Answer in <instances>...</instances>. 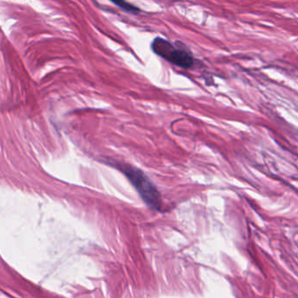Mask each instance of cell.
I'll return each mask as SVG.
<instances>
[{
  "instance_id": "3957f363",
  "label": "cell",
  "mask_w": 298,
  "mask_h": 298,
  "mask_svg": "<svg viewBox=\"0 0 298 298\" xmlns=\"http://www.w3.org/2000/svg\"><path fill=\"white\" fill-rule=\"evenodd\" d=\"M113 4H116L118 7L121 8L123 11L127 12H131V13H139L141 12V10L139 8L136 7L134 4H130L129 2H127L126 0H110Z\"/></svg>"
},
{
  "instance_id": "6da1fadb",
  "label": "cell",
  "mask_w": 298,
  "mask_h": 298,
  "mask_svg": "<svg viewBox=\"0 0 298 298\" xmlns=\"http://www.w3.org/2000/svg\"><path fill=\"white\" fill-rule=\"evenodd\" d=\"M151 50L157 56L184 69H189L194 66L195 60L191 52L180 41L175 45L161 37H156L151 44Z\"/></svg>"
},
{
  "instance_id": "7a4b0ae2",
  "label": "cell",
  "mask_w": 298,
  "mask_h": 298,
  "mask_svg": "<svg viewBox=\"0 0 298 298\" xmlns=\"http://www.w3.org/2000/svg\"><path fill=\"white\" fill-rule=\"evenodd\" d=\"M118 168L125 174L149 207L156 211H161L162 199L160 194L142 171L127 165H118Z\"/></svg>"
}]
</instances>
